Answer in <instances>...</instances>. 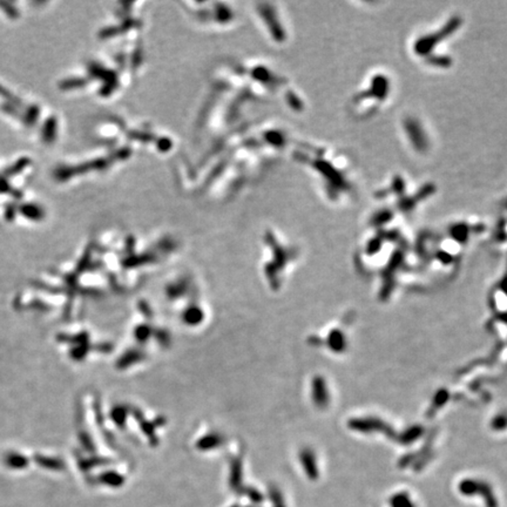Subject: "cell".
<instances>
[{
    "mask_svg": "<svg viewBox=\"0 0 507 507\" xmlns=\"http://www.w3.org/2000/svg\"><path fill=\"white\" fill-rule=\"evenodd\" d=\"M5 463L8 467L22 469L27 466V459L23 455L8 454L5 458Z\"/></svg>",
    "mask_w": 507,
    "mask_h": 507,
    "instance_id": "6da1fadb",
    "label": "cell"
},
{
    "mask_svg": "<svg viewBox=\"0 0 507 507\" xmlns=\"http://www.w3.org/2000/svg\"><path fill=\"white\" fill-rule=\"evenodd\" d=\"M391 507H414V504L410 500L407 494L401 493L392 497Z\"/></svg>",
    "mask_w": 507,
    "mask_h": 507,
    "instance_id": "7a4b0ae2",
    "label": "cell"
}]
</instances>
